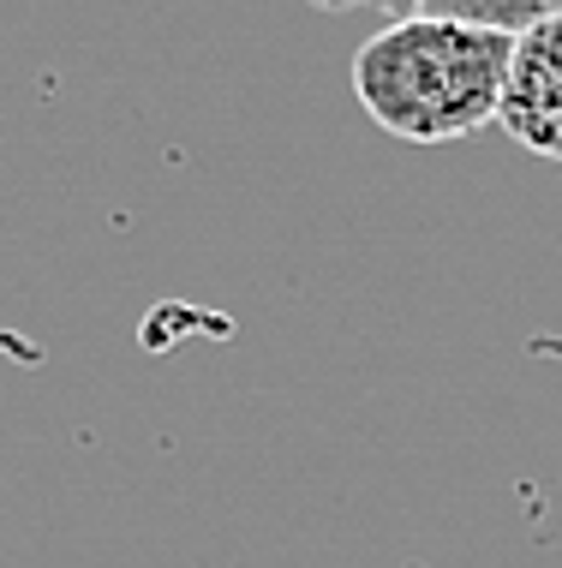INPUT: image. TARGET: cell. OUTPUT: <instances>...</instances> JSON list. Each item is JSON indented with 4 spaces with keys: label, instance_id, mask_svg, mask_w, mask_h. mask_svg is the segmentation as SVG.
<instances>
[{
    "label": "cell",
    "instance_id": "cell-1",
    "mask_svg": "<svg viewBox=\"0 0 562 568\" xmlns=\"http://www.w3.org/2000/svg\"><path fill=\"white\" fill-rule=\"evenodd\" d=\"M514 37L431 7L395 12L354 54V97L401 144H454L503 120Z\"/></svg>",
    "mask_w": 562,
    "mask_h": 568
},
{
    "label": "cell",
    "instance_id": "cell-2",
    "mask_svg": "<svg viewBox=\"0 0 562 568\" xmlns=\"http://www.w3.org/2000/svg\"><path fill=\"white\" fill-rule=\"evenodd\" d=\"M497 126L527 156L562 162V7L514 42L509 97H503V120Z\"/></svg>",
    "mask_w": 562,
    "mask_h": 568
}]
</instances>
